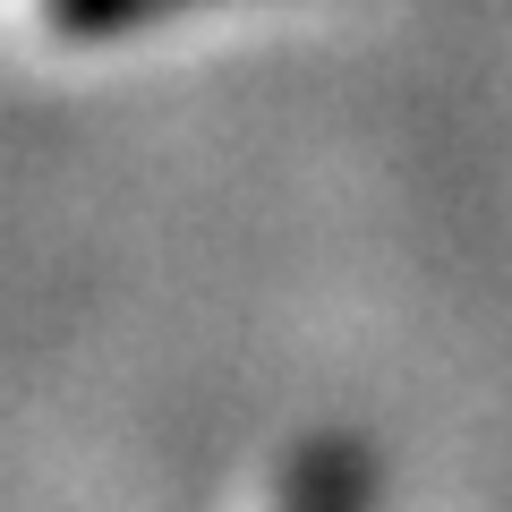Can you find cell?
Masks as SVG:
<instances>
[{"label":"cell","instance_id":"1","mask_svg":"<svg viewBox=\"0 0 512 512\" xmlns=\"http://www.w3.org/2000/svg\"><path fill=\"white\" fill-rule=\"evenodd\" d=\"M274 495L299 504V512H308V504H342L350 512V504L376 495V461H367L350 436H316V444H299V461L274 478Z\"/></svg>","mask_w":512,"mask_h":512},{"label":"cell","instance_id":"2","mask_svg":"<svg viewBox=\"0 0 512 512\" xmlns=\"http://www.w3.org/2000/svg\"><path fill=\"white\" fill-rule=\"evenodd\" d=\"M171 9H197V0H52V26L69 43H103V35H128V26H154Z\"/></svg>","mask_w":512,"mask_h":512}]
</instances>
